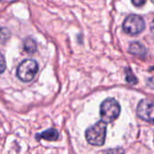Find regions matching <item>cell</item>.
Instances as JSON below:
<instances>
[{
	"instance_id": "obj_1",
	"label": "cell",
	"mask_w": 154,
	"mask_h": 154,
	"mask_svg": "<svg viewBox=\"0 0 154 154\" xmlns=\"http://www.w3.org/2000/svg\"><path fill=\"white\" fill-rule=\"evenodd\" d=\"M106 123L103 120L98 121L94 125L86 130V139L88 143L94 146H102L105 143L106 136Z\"/></svg>"
},
{
	"instance_id": "obj_2",
	"label": "cell",
	"mask_w": 154,
	"mask_h": 154,
	"mask_svg": "<svg viewBox=\"0 0 154 154\" xmlns=\"http://www.w3.org/2000/svg\"><path fill=\"white\" fill-rule=\"evenodd\" d=\"M120 113L121 106L115 98H106L100 106V116L106 124L118 118Z\"/></svg>"
},
{
	"instance_id": "obj_3",
	"label": "cell",
	"mask_w": 154,
	"mask_h": 154,
	"mask_svg": "<svg viewBox=\"0 0 154 154\" xmlns=\"http://www.w3.org/2000/svg\"><path fill=\"white\" fill-rule=\"evenodd\" d=\"M39 70V66L34 60H24L22 61L16 70V75L19 79L23 82H31L36 76Z\"/></svg>"
},
{
	"instance_id": "obj_4",
	"label": "cell",
	"mask_w": 154,
	"mask_h": 154,
	"mask_svg": "<svg viewBox=\"0 0 154 154\" xmlns=\"http://www.w3.org/2000/svg\"><path fill=\"white\" fill-rule=\"evenodd\" d=\"M145 29L143 18L137 14H131L123 23V30L129 35H137Z\"/></svg>"
},
{
	"instance_id": "obj_5",
	"label": "cell",
	"mask_w": 154,
	"mask_h": 154,
	"mask_svg": "<svg viewBox=\"0 0 154 154\" xmlns=\"http://www.w3.org/2000/svg\"><path fill=\"white\" fill-rule=\"evenodd\" d=\"M137 116L144 121L153 123V104L147 99L141 100L137 106Z\"/></svg>"
},
{
	"instance_id": "obj_6",
	"label": "cell",
	"mask_w": 154,
	"mask_h": 154,
	"mask_svg": "<svg viewBox=\"0 0 154 154\" xmlns=\"http://www.w3.org/2000/svg\"><path fill=\"white\" fill-rule=\"evenodd\" d=\"M60 138V134L59 132L55 129V128H50L46 131H43L41 134H38L35 135V139L37 141H40L42 139L45 140V141H49V142H52V141H57Z\"/></svg>"
},
{
	"instance_id": "obj_7",
	"label": "cell",
	"mask_w": 154,
	"mask_h": 154,
	"mask_svg": "<svg viewBox=\"0 0 154 154\" xmlns=\"http://www.w3.org/2000/svg\"><path fill=\"white\" fill-rule=\"evenodd\" d=\"M128 51L133 54V55H136V56H143L147 53V49L144 47L143 44H142L139 42H134L133 43L130 44Z\"/></svg>"
},
{
	"instance_id": "obj_8",
	"label": "cell",
	"mask_w": 154,
	"mask_h": 154,
	"mask_svg": "<svg viewBox=\"0 0 154 154\" xmlns=\"http://www.w3.org/2000/svg\"><path fill=\"white\" fill-rule=\"evenodd\" d=\"M23 50L29 53L33 54L37 51V44L36 42L32 38H27L23 41Z\"/></svg>"
},
{
	"instance_id": "obj_9",
	"label": "cell",
	"mask_w": 154,
	"mask_h": 154,
	"mask_svg": "<svg viewBox=\"0 0 154 154\" xmlns=\"http://www.w3.org/2000/svg\"><path fill=\"white\" fill-rule=\"evenodd\" d=\"M11 32L6 27L0 26V42H5L10 38Z\"/></svg>"
},
{
	"instance_id": "obj_10",
	"label": "cell",
	"mask_w": 154,
	"mask_h": 154,
	"mask_svg": "<svg viewBox=\"0 0 154 154\" xmlns=\"http://www.w3.org/2000/svg\"><path fill=\"white\" fill-rule=\"evenodd\" d=\"M126 72V81L130 84H137L138 79L134 75V73L132 72V70L130 69H125Z\"/></svg>"
},
{
	"instance_id": "obj_11",
	"label": "cell",
	"mask_w": 154,
	"mask_h": 154,
	"mask_svg": "<svg viewBox=\"0 0 154 154\" xmlns=\"http://www.w3.org/2000/svg\"><path fill=\"white\" fill-rule=\"evenodd\" d=\"M6 68V63H5V60L4 55L0 52V74H2Z\"/></svg>"
},
{
	"instance_id": "obj_12",
	"label": "cell",
	"mask_w": 154,
	"mask_h": 154,
	"mask_svg": "<svg viewBox=\"0 0 154 154\" xmlns=\"http://www.w3.org/2000/svg\"><path fill=\"white\" fill-rule=\"evenodd\" d=\"M131 1H132L133 5L137 6V7L143 6L145 4V2H146V0H131Z\"/></svg>"
}]
</instances>
